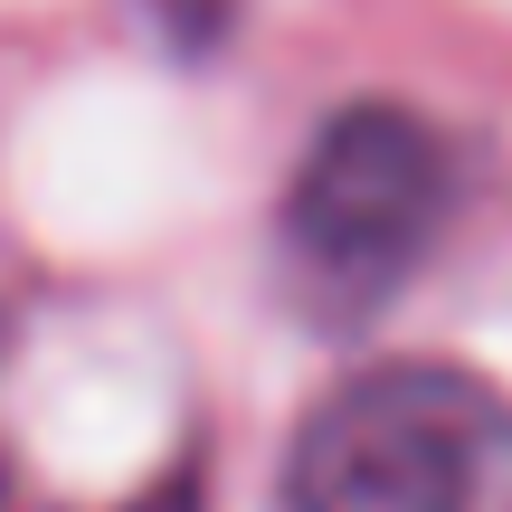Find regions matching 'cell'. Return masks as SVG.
I'll return each mask as SVG.
<instances>
[{
  "mask_svg": "<svg viewBox=\"0 0 512 512\" xmlns=\"http://www.w3.org/2000/svg\"><path fill=\"white\" fill-rule=\"evenodd\" d=\"M285 512H512V399L456 361H380L304 418Z\"/></svg>",
  "mask_w": 512,
  "mask_h": 512,
  "instance_id": "obj_1",
  "label": "cell"
},
{
  "mask_svg": "<svg viewBox=\"0 0 512 512\" xmlns=\"http://www.w3.org/2000/svg\"><path fill=\"white\" fill-rule=\"evenodd\" d=\"M124 512H200V465H181V475H162L152 494H133Z\"/></svg>",
  "mask_w": 512,
  "mask_h": 512,
  "instance_id": "obj_4",
  "label": "cell"
},
{
  "mask_svg": "<svg viewBox=\"0 0 512 512\" xmlns=\"http://www.w3.org/2000/svg\"><path fill=\"white\" fill-rule=\"evenodd\" d=\"M143 10H152V29H162L181 57H200V48H219V38H228L238 0H143Z\"/></svg>",
  "mask_w": 512,
  "mask_h": 512,
  "instance_id": "obj_3",
  "label": "cell"
},
{
  "mask_svg": "<svg viewBox=\"0 0 512 512\" xmlns=\"http://www.w3.org/2000/svg\"><path fill=\"white\" fill-rule=\"evenodd\" d=\"M456 209V152L408 105H342L285 190V256L323 304H380Z\"/></svg>",
  "mask_w": 512,
  "mask_h": 512,
  "instance_id": "obj_2",
  "label": "cell"
}]
</instances>
